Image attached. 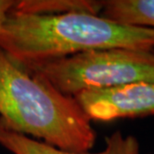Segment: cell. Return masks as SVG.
<instances>
[{
	"instance_id": "6da1fadb",
	"label": "cell",
	"mask_w": 154,
	"mask_h": 154,
	"mask_svg": "<svg viewBox=\"0 0 154 154\" xmlns=\"http://www.w3.org/2000/svg\"><path fill=\"white\" fill-rule=\"evenodd\" d=\"M0 125L70 152H88L96 131L73 96L61 93L0 48Z\"/></svg>"
},
{
	"instance_id": "7a4b0ae2",
	"label": "cell",
	"mask_w": 154,
	"mask_h": 154,
	"mask_svg": "<svg viewBox=\"0 0 154 154\" xmlns=\"http://www.w3.org/2000/svg\"><path fill=\"white\" fill-rule=\"evenodd\" d=\"M0 48L21 64L95 49L154 51V29L119 24L81 12L36 15L10 11L0 31Z\"/></svg>"
},
{
	"instance_id": "3957f363",
	"label": "cell",
	"mask_w": 154,
	"mask_h": 154,
	"mask_svg": "<svg viewBox=\"0 0 154 154\" xmlns=\"http://www.w3.org/2000/svg\"><path fill=\"white\" fill-rule=\"evenodd\" d=\"M22 65L61 93L73 97L83 91L111 88L136 81H154V51L95 49Z\"/></svg>"
},
{
	"instance_id": "277c9868",
	"label": "cell",
	"mask_w": 154,
	"mask_h": 154,
	"mask_svg": "<svg viewBox=\"0 0 154 154\" xmlns=\"http://www.w3.org/2000/svg\"><path fill=\"white\" fill-rule=\"evenodd\" d=\"M74 98L90 121L110 122L154 115V81L83 91Z\"/></svg>"
},
{
	"instance_id": "5b68a950",
	"label": "cell",
	"mask_w": 154,
	"mask_h": 154,
	"mask_svg": "<svg viewBox=\"0 0 154 154\" xmlns=\"http://www.w3.org/2000/svg\"><path fill=\"white\" fill-rule=\"evenodd\" d=\"M0 145L13 154H140L139 141L132 135L117 130L106 137L105 147L97 153L70 152L48 145L42 141L10 131L0 125Z\"/></svg>"
},
{
	"instance_id": "8992f818",
	"label": "cell",
	"mask_w": 154,
	"mask_h": 154,
	"mask_svg": "<svg viewBox=\"0 0 154 154\" xmlns=\"http://www.w3.org/2000/svg\"><path fill=\"white\" fill-rule=\"evenodd\" d=\"M99 15L119 24L154 29V0H105Z\"/></svg>"
},
{
	"instance_id": "52a82bcc",
	"label": "cell",
	"mask_w": 154,
	"mask_h": 154,
	"mask_svg": "<svg viewBox=\"0 0 154 154\" xmlns=\"http://www.w3.org/2000/svg\"><path fill=\"white\" fill-rule=\"evenodd\" d=\"M102 1L94 0H21L11 11L36 15H60L66 13H90L99 15Z\"/></svg>"
},
{
	"instance_id": "ba28073f",
	"label": "cell",
	"mask_w": 154,
	"mask_h": 154,
	"mask_svg": "<svg viewBox=\"0 0 154 154\" xmlns=\"http://www.w3.org/2000/svg\"><path fill=\"white\" fill-rule=\"evenodd\" d=\"M15 3L16 1L14 0H0V31L7 19L9 12L13 9Z\"/></svg>"
}]
</instances>
